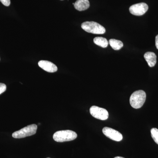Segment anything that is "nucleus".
Masks as SVG:
<instances>
[{
  "instance_id": "1",
  "label": "nucleus",
  "mask_w": 158,
  "mask_h": 158,
  "mask_svg": "<svg viewBox=\"0 0 158 158\" xmlns=\"http://www.w3.org/2000/svg\"><path fill=\"white\" fill-rule=\"evenodd\" d=\"M146 98V93L144 91L142 90H137L130 97V104L134 109H139L144 105Z\"/></svg>"
},
{
  "instance_id": "2",
  "label": "nucleus",
  "mask_w": 158,
  "mask_h": 158,
  "mask_svg": "<svg viewBox=\"0 0 158 158\" xmlns=\"http://www.w3.org/2000/svg\"><path fill=\"white\" fill-rule=\"evenodd\" d=\"M77 135L71 130H62L56 132L53 135V139L58 142L73 141L76 139Z\"/></svg>"
},
{
  "instance_id": "3",
  "label": "nucleus",
  "mask_w": 158,
  "mask_h": 158,
  "mask_svg": "<svg viewBox=\"0 0 158 158\" xmlns=\"http://www.w3.org/2000/svg\"><path fill=\"white\" fill-rule=\"evenodd\" d=\"M81 28L88 33L102 34L106 33V29L101 25L95 22H85L81 24Z\"/></svg>"
},
{
  "instance_id": "4",
  "label": "nucleus",
  "mask_w": 158,
  "mask_h": 158,
  "mask_svg": "<svg viewBox=\"0 0 158 158\" xmlns=\"http://www.w3.org/2000/svg\"><path fill=\"white\" fill-rule=\"evenodd\" d=\"M37 128V125H30L15 132L12 134V136L15 138H22L33 135L36 134Z\"/></svg>"
},
{
  "instance_id": "5",
  "label": "nucleus",
  "mask_w": 158,
  "mask_h": 158,
  "mask_svg": "<svg viewBox=\"0 0 158 158\" xmlns=\"http://www.w3.org/2000/svg\"><path fill=\"white\" fill-rule=\"evenodd\" d=\"M90 113L91 116L100 120H106L109 117L107 110L97 106H91L90 109Z\"/></svg>"
},
{
  "instance_id": "6",
  "label": "nucleus",
  "mask_w": 158,
  "mask_h": 158,
  "mask_svg": "<svg viewBox=\"0 0 158 158\" xmlns=\"http://www.w3.org/2000/svg\"><path fill=\"white\" fill-rule=\"evenodd\" d=\"M148 9V6L145 3H140L131 6L129 11L131 14L136 16H141L145 14Z\"/></svg>"
},
{
  "instance_id": "7",
  "label": "nucleus",
  "mask_w": 158,
  "mask_h": 158,
  "mask_svg": "<svg viewBox=\"0 0 158 158\" xmlns=\"http://www.w3.org/2000/svg\"><path fill=\"white\" fill-rule=\"evenodd\" d=\"M102 132L105 136L113 141H120L122 140L123 138L121 133L111 128L108 127L103 128Z\"/></svg>"
},
{
  "instance_id": "8",
  "label": "nucleus",
  "mask_w": 158,
  "mask_h": 158,
  "mask_svg": "<svg viewBox=\"0 0 158 158\" xmlns=\"http://www.w3.org/2000/svg\"><path fill=\"white\" fill-rule=\"evenodd\" d=\"M38 65L44 70L49 73H54L58 70L56 65L52 62L46 60H41L38 62Z\"/></svg>"
},
{
  "instance_id": "9",
  "label": "nucleus",
  "mask_w": 158,
  "mask_h": 158,
  "mask_svg": "<svg viewBox=\"0 0 158 158\" xmlns=\"http://www.w3.org/2000/svg\"><path fill=\"white\" fill-rule=\"evenodd\" d=\"M74 6L78 11H85L90 7V2L88 0H77L74 4Z\"/></svg>"
},
{
  "instance_id": "10",
  "label": "nucleus",
  "mask_w": 158,
  "mask_h": 158,
  "mask_svg": "<svg viewBox=\"0 0 158 158\" xmlns=\"http://www.w3.org/2000/svg\"><path fill=\"white\" fill-rule=\"evenodd\" d=\"M144 58L150 67H154L156 63V56L152 52H147L144 54Z\"/></svg>"
},
{
  "instance_id": "11",
  "label": "nucleus",
  "mask_w": 158,
  "mask_h": 158,
  "mask_svg": "<svg viewBox=\"0 0 158 158\" xmlns=\"http://www.w3.org/2000/svg\"><path fill=\"white\" fill-rule=\"evenodd\" d=\"M94 42L96 45L106 48L108 46L109 42L106 38L102 37H96L94 39Z\"/></svg>"
},
{
  "instance_id": "12",
  "label": "nucleus",
  "mask_w": 158,
  "mask_h": 158,
  "mask_svg": "<svg viewBox=\"0 0 158 158\" xmlns=\"http://www.w3.org/2000/svg\"><path fill=\"white\" fill-rule=\"evenodd\" d=\"M109 42L111 47L115 50H119L123 46V42L120 40H117L110 39Z\"/></svg>"
},
{
  "instance_id": "13",
  "label": "nucleus",
  "mask_w": 158,
  "mask_h": 158,
  "mask_svg": "<svg viewBox=\"0 0 158 158\" xmlns=\"http://www.w3.org/2000/svg\"><path fill=\"white\" fill-rule=\"evenodd\" d=\"M151 133L152 139L158 144V129L156 128H153L151 130Z\"/></svg>"
},
{
  "instance_id": "14",
  "label": "nucleus",
  "mask_w": 158,
  "mask_h": 158,
  "mask_svg": "<svg viewBox=\"0 0 158 158\" xmlns=\"http://www.w3.org/2000/svg\"><path fill=\"white\" fill-rule=\"evenodd\" d=\"M6 90V85L3 83H0V94L5 92Z\"/></svg>"
},
{
  "instance_id": "15",
  "label": "nucleus",
  "mask_w": 158,
  "mask_h": 158,
  "mask_svg": "<svg viewBox=\"0 0 158 158\" xmlns=\"http://www.w3.org/2000/svg\"><path fill=\"white\" fill-rule=\"evenodd\" d=\"M0 2H2L3 5L6 6H9L11 4L10 0H0Z\"/></svg>"
},
{
  "instance_id": "16",
  "label": "nucleus",
  "mask_w": 158,
  "mask_h": 158,
  "mask_svg": "<svg viewBox=\"0 0 158 158\" xmlns=\"http://www.w3.org/2000/svg\"><path fill=\"white\" fill-rule=\"evenodd\" d=\"M156 46L157 49L158 50V35L156 37Z\"/></svg>"
},
{
  "instance_id": "17",
  "label": "nucleus",
  "mask_w": 158,
  "mask_h": 158,
  "mask_svg": "<svg viewBox=\"0 0 158 158\" xmlns=\"http://www.w3.org/2000/svg\"><path fill=\"white\" fill-rule=\"evenodd\" d=\"M114 158H124L122 157L117 156V157H115Z\"/></svg>"
},
{
  "instance_id": "18",
  "label": "nucleus",
  "mask_w": 158,
  "mask_h": 158,
  "mask_svg": "<svg viewBox=\"0 0 158 158\" xmlns=\"http://www.w3.org/2000/svg\"><path fill=\"white\" fill-rule=\"evenodd\" d=\"M61 1H63V0H61Z\"/></svg>"
},
{
  "instance_id": "19",
  "label": "nucleus",
  "mask_w": 158,
  "mask_h": 158,
  "mask_svg": "<svg viewBox=\"0 0 158 158\" xmlns=\"http://www.w3.org/2000/svg\"></svg>"
}]
</instances>
